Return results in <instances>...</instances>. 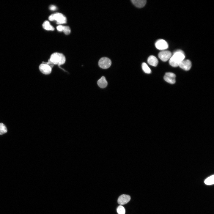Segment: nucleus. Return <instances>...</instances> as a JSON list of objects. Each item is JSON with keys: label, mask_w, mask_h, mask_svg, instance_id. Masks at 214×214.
I'll return each instance as SVG.
<instances>
[{"label": "nucleus", "mask_w": 214, "mask_h": 214, "mask_svg": "<svg viewBox=\"0 0 214 214\" xmlns=\"http://www.w3.org/2000/svg\"><path fill=\"white\" fill-rule=\"evenodd\" d=\"M50 10L54 11L56 10L57 9L56 7L54 5H51L49 7Z\"/></svg>", "instance_id": "nucleus-20"}, {"label": "nucleus", "mask_w": 214, "mask_h": 214, "mask_svg": "<svg viewBox=\"0 0 214 214\" xmlns=\"http://www.w3.org/2000/svg\"><path fill=\"white\" fill-rule=\"evenodd\" d=\"M7 132V128L3 123H0V135H2Z\"/></svg>", "instance_id": "nucleus-18"}, {"label": "nucleus", "mask_w": 214, "mask_h": 214, "mask_svg": "<svg viewBox=\"0 0 214 214\" xmlns=\"http://www.w3.org/2000/svg\"><path fill=\"white\" fill-rule=\"evenodd\" d=\"M97 84L98 86L101 88L106 87L108 84V83L105 78L102 76L97 81Z\"/></svg>", "instance_id": "nucleus-14"}, {"label": "nucleus", "mask_w": 214, "mask_h": 214, "mask_svg": "<svg viewBox=\"0 0 214 214\" xmlns=\"http://www.w3.org/2000/svg\"><path fill=\"white\" fill-rule=\"evenodd\" d=\"M171 56V53L167 51H161L158 54V57L163 62L167 61L170 58Z\"/></svg>", "instance_id": "nucleus-5"}, {"label": "nucleus", "mask_w": 214, "mask_h": 214, "mask_svg": "<svg viewBox=\"0 0 214 214\" xmlns=\"http://www.w3.org/2000/svg\"><path fill=\"white\" fill-rule=\"evenodd\" d=\"M52 68L49 65L45 62L41 64L39 66L40 71L45 75L50 74L52 71Z\"/></svg>", "instance_id": "nucleus-7"}, {"label": "nucleus", "mask_w": 214, "mask_h": 214, "mask_svg": "<svg viewBox=\"0 0 214 214\" xmlns=\"http://www.w3.org/2000/svg\"><path fill=\"white\" fill-rule=\"evenodd\" d=\"M131 1L135 6L139 8L144 7L146 3V0H132Z\"/></svg>", "instance_id": "nucleus-12"}, {"label": "nucleus", "mask_w": 214, "mask_h": 214, "mask_svg": "<svg viewBox=\"0 0 214 214\" xmlns=\"http://www.w3.org/2000/svg\"><path fill=\"white\" fill-rule=\"evenodd\" d=\"M205 184L207 185H213L214 183V175H211L207 178L204 181Z\"/></svg>", "instance_id": "nucleus-16"}, {"label": "nucleus", "mask_w": 214, "mask_h": 214, "mask_svg": "<svg viewBox=\"0 0 214 214\" xmlns=\"http://www.w3.org/2000/svg\"><path fill=\"white\" fill-rule=\"evenodd\" d=\"M48 19L50 21H55L57 24L65 23L67 22V18L61 13L57 12L52 14L49 16Z\"/></svg>", "instance_id": "nucleus-3"}, {"label": "nucleus", "mask_w": 214, "mask_h": 214, "mask_svg": "<svg viewBox=\"0 0 214 214\" xmlns=\"http://www.w3.org/2000/svg\"><path fill=\"white\" fill-rule=\"evenodd\" d=\"M65 61V57L63 54L55 52L51 55L48 61L54 65H58L59 66H60L64 64Z\"/></svg>", "instance_id": "nucleus-2"}, {"label": "nucleus", "mask_w": 214, "mask_h": 214, "mask_svg": "<svg viewBox=\"0 0 214 214\" xmlns=\"http://www.w3.org/2000/svg\"><path fill=\"white\" fill-rule=\"evenodd\" d=\"M111 61L109 58L103 57L101 58L98 62L99 66L102 68L106 69L109 68L111 65Z\"/></svg>", "instance_id": "nucleus-4"}, {"label": "nucleus", "mask_w": 214, "mask_h": 214, "mask_svg": "<svg viewBox=\"0 0 214 214\" xmlns=\"http://www.w3.org/2000/svg\"><path fill=\"white\" fill-rule=\"evenodd\" d=\"M117 211L118 214H125V213L124 207L121 205L118 207L117 208Z\"/></svg>", "instance_id": "nucleus-19"}, {"label": "nucleus", "mask_w": 214, "mask_h": 214, "mask_svg": "<svg viewBox=\"0 0 214 214\" xmlns=\"http://www.w3.org/2000/svg\"><path fill=\"white\" fill-rule=\"evenodd\" d=\"M179 66L182 69L188 71L191 69V63L189 60H183L180 64Z\"/></svg>", "instance_id": "nucleus-10"}, {"label": "nucleus", "mask_w": 214, "mask_h": 214, "mask_svg": "<svg viewBox=\"0 0 214 214\" xmlns=\"http://www.w3.org/2000/svg\"><path fill=\"white\" fill-rule=\"evenodd\" d=\"M57 29L59 32H63L66 35L69 34L71 32L70 27L68 26L59 25L56 27Z\"/></svg>", "instance_id": "nucleus-11"}, {"label": "nucleus", "mask_w": 214, "mask_h": 214, "mask_svg": "<svg viewBox=\"0 0 214 214\" xmlns=\"http://www.w3.org/2000/svg\"><path fill=\"white\" fill-rule=\"evenodd\" d=\"M175 75L171 72H167L165 74L164 79L167 82L171 84H174L176 82Z\"/></svg>", "instance_id": "nucleus-8"}, {"label": "nucleus", "mask_w": 214, "mask_h": 214, "mask_svg": "<svg viewBox=\"0 0 214 214\" xmlns=\"http://www.w3.org/2000/svg\"><path fill=\"white\" fill-rule=\"evenodd\" d=\"M130 199V196L128 195L122 194L118 198L117 202L120 205H124L128 203Z\"/></svg>", "instance_id": "nucleus-9"}, {"label": "nucleus", "mask_w": 214, "mask_h": 214, "mask_svg": "<svg viewBox=\"0 0 214 214\" xmlns=\"http://www.w3.org/2000/svg\"><path fill=\"white\" fill-rule=\"evenodd\" d=\"M185 58V54L183 51L180 50H177L174 52L169 59V64L173 67H177L184 60Z\"/></svg>", "instance_id": "nucleus-1"}, {"label": "nucleus", "mask_w": 214, "mask_h": 214, "mask_svg": "<svg viewBox=\"0 0 214 214\" xmlns=\"http://www.w3.org/2000/svg\"><path fill=\"white\" fill-rule=\"evenodd\" d=\"M157 48L160 50H164L167 49L168 45L167 42L163 39H159L157 40L155 44Z\"/></svg>", "instance_id": "nucleus-6"}, {"label": "nucleus", "mask_w": 214, "mask_h": 214, "mask_svg": "<svg viewBox=\"0 0 214 214\" xmlns=\"http://www.w3.org/2000/svg\"><path fill=\"white\" fill-rule=\"evenodd\" d=\"M147 61L149 64L154 67L157 66L158 63L157 59L153 55L149 56L147 59Z\"/></svg>", "instance_id": "nucleus-13"}, {"label": "nucleus", "mask_w": 214, "mask_h": 214, "mask_svg": "<svg viewBox=\"0 0 214 214\" xmlns=\"http://www.w3.org/2000/svg\"><path fill=\"white\" fill-rule=\"evenodd\" d=\"M43 27L45 30H47L54 31V28L50 24L49 22L46 21H45L43 24Z\"/></svg>", "instance_id": "nucleus-15"}, {"label": "nucleus", "mask_w": 214, "mask_h": 214, "mask_svg": "<svg viewBox=\"0 0 214 214\" xmlns=\"http://www.w3.org/2000/svg\"><path fill=\"white\" fill-rule=\"evenodd\" d=\"M142 68L143 71L146 73L150 74L151 72L150 68L149 67L147 64L145 62H143L142 64Z\"/></svg>", "instance_id": "nucleus-17"}]
</instances>
